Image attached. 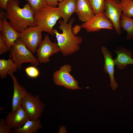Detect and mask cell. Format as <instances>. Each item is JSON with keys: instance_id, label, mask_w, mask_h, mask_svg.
<instances>
[{"instance_id": "7a4b0ae2", "label": "cell", "mask_w": 133, "mask_h": 133, "mask_svg": "<svg viewBox=\"0 0 133 133\" xmlns=\"http://www.w3.org/2000/svg\"><path fill=\"white\" fill-rule=\"evenodd\" d=\"M74 18H71L68 23L64 20L59 21V29L62 33H59L57 30L53 29L54 34L56 35L58 45L62 55L66 57L74 54L80 49L79 45L82 42V39L79 36H76L72 33V24L74 21Z\"/></svg>"}, {"instance_id": "5bb4252c", "label": "cell", "mask_w": 133, "mask_h": 133, "mask_svg": "<svg viewBox=\"0 0 133 133\" xmlns=\"http://www.w3.org/2000/svg\"><path fill=\"white\" fill-rule=\"evenodd\" d=\"M101 50L104 60V71L109 75L111 81L110 85L113 90L115 91L118 87V84L114 77L115 64L112 57V53L105 47H102Z\"/></svg>"}, {"instance_id": "3957f363", "label": "cell", "mask_w": 133, "mask_h": 133, "mask_svg": "<svg viewBox=\"0 0 133 133\" xmlns=\"http://www.w3.org/2000/svg\"><path fill=\"white\" fill-rule=\"evenodd\" d=\"M33 17L36 26L52 35L54 34L53 27L61 17L58 8L49 5L35 12Z\"/></svg>"}, {"instance_id": "e0dca14e", "label": "cell", "mask_w": 133, "mask_h": 133, "mask_svg": "<svg viewBox=\"0 0 133 133\" xmlns=\"http://www.w3.org/2000/svg\"><path fill=\"white\" fill-rule=\"evenodd\" d=\"M77 0H64L58 4L59 12L61 17L67 23L71 15L76 13Z\"/></svg>"}, {"instance_id": "4316f807", "label": "cell", "mask_w": 133, "mask_h": 133, "mask_svg": "<svg viewBox=\"0 0 133 133\" xmlns=\"http://www.w3.org/2000/svg\"><path fill=\"white\" fill-rule=\"evenodd\" d=\"M81 27L79 25H76L72 29L73 34L75 35H77L80 31Z\"/></svg>"}, {"instance_id": "f546056e", "label": "cell", "mask_w": 133, "mask_h": 133, "mask_svg": "<svg viewBox=\"0 0 133 133\" xmlns=\"http://www.w3.org/2000/svg\"><path fill=\"white\" fill-rule=\"evenodd\" d=\"M63 0H57V1H59L60 2L63 1Z\"/></svg>"}, {"instance_id": "9a60e30c", "label": "cell", "mask_w": 133, "mask_h": 133, "mask_svg": "<svg viewBox=\"0 0 133 133\" xmlns=\"http://www.w3.org/2000/svg\"><path fill=\"white\" fill-rule=\"evenodd\" d=\"M117 54L116 58L114 60L115 65L120 70L125 68L127 65L133 64V59L132 58V51L123 47H118L114 50Z\"/></svg>"}, {"instance_id": "ffe728a7", "label": "cell", "mask_w": 133, "mask_h": 133, "mask_svg": "<svg viewBox=\"0 0 133 133\" xmlns=\"http://www.w3.org/2000/svg\"><path fill=\"white\" fill-rule=\"evenodd\" d=\"M119 24L120 28L127 32L126 40H130L133 39V19L125 16L122 13Z\"/></svg>"}, {"instance_id": "f1b7e54d", "label": "cell", "mask_w": 133, "mask_h": 133, "mask_svg": "<svg viewBox=\"0 0 133 133\" xmlns=\"http://www.w3.org/2000/svg\"><path fill=\"white\" fill-rule=\"evenodd\" d=\"M48 5L54 7H56L58 3L57 0H46Z\"/></svg>"}, {"instance_id": "4fadbf2b", "label": "cell", "mask_w": 133, "mask_h": 133, "mask_svg": "<svg viewBox=\"0 0 133 133\" xmlns=\"http://www.w3.org/2000/svg\"><path fill=\"white\" fill-rule=\"evenodd\" d=\"M13 72L11 70L8 73L12 78L13 83V93L11 104L12 110L13 111L21 106L23 99L28 93L25 88L19 84Z\"/></svg>"}, {"instance_id": "277c9868", "label": "cell", "mask_w": 133, "mask_h": 133, "mask_svg": "<svg viewBox=\"0 0 133 133\" xmlns=\"http://www.w3.org/2000/svg\"><path fill=\"white\" fill-rule=\"evenodd\" d=\"M9 51L17 69L20 68L22 64L24 63H30L35 67L39 64L37 58L19 38L15 42Z\"/></svg>"}, {"instance_id": "44dd1931", "label": "cell", "mask_w": 133, "mask_h": 133, "mask_svg": "<svg viewBox=\"0 0 133 133\" xmlns=\"http://www.w3.org/2000/svg\"><path fill=\"white\" fill-rule=\"evenodd\" d=\"M122 14L130 17H133V0H120Z\"/></svg>"}, {"instance_id": "6da1fadb", "label": "cell", "mask_w": 133, "mask_h": 133, "mask_svg": "<svg viewBox=\"0 0 133 133\" xmlns=\"http://www.w3.org/2000/svg\"><path fill=\"white\" fill-rule=\"evenodd\" d=\"M18 0L8 1L5 9L7 18L14 28L20 33L28 27L36 26L34 20V13L29 3L23 8L19 6Z\"/></svg>"}, {"instance_id": "8992f818", "label": "cell", "mask_w": 133, "mask_h": 133, "mask_svg": "<svg viewBox=\"0 0 133 133\" xmlns=\"http://www.w3.org/2000/svg\"><path fill=\"white\" fill-rule=\"evenodd\" d=\"M71 70V66L69 64L62 66L53 74L54 83L68 89L75 90L82 88L78 86V82L70 74Z\"/></svg>"}, {"instance_id": "7402d4cb", "label": "cell", "mask_w": 133, "mask_h": 133, "mask_svg": "<svg viewBox=\"0 0 133 133\" xmlns=\"http://www.w3.org/2000/svg\"><path fill=\"white\" fill-rule=\"evenodd\" d=\"M95 15L103 12L106 0H88Z\"/></svg>"}, {"instance_id": "9c48e42d", "label": "cell", "mask_w": 133, "mask_h": 133, "mask_svg": "<svg viewBox=\"0 0 133 133\" xmlns=\"http://www.w3.org/2000/svg\"><path fill=\"white\" fill-rule=\"evenodd\" d=\"M60 51V49L57 43L52 42L48 35L46 34L36 52L39 63H45L50 62V56Z\"/></svg>"}, {"instance_id": "2e32d148", "label": "cell", "mask_w": 133, "mask_h": 133, "mask_svg": "<svg viewBox=\"0 0 133 133\" xmlns=\"http://www.w3.org/2000/svg\"><path fill=\"white\" fill-rule=\"evenodd\" d=\"M76 13L78 19L84 22L89 21L95 15L88 0H77Z\"/></svg>"}, {"instance_id": "603a6c76", "label": "cell", "mask_w": 133, "mask_h": 133, "mask_svg": "<svg viewBox=\"0 0 133 133\" xmlns=\"http://www.w3.org/2000/svg\"><path fill=\"white\" fill-rule=\"evenodd\" d=\"M34 14L48 5L46 0H26Z\"/></svg>"}, {"instance_id": "d6986e66", "label": "cell", "mask_w": 133, "mask_h": 133, "mask_svg": "<svg viewBox=\"0 0 133 133\" xmlns=\"http://www.w3.org/2000/svg\"><path fill=\"white\" fill-rule=\"evenodd\" d=\"M11 54L8 60L0 59V77L1 79L5 78L10 70H12L14 72L17 70L14 62L11 59Z\"/></svg>"}, {"instance_id": "52a82bcc", "label": "cell", "mask_w": 133, "mask_h": 133, "mask_svg": "<svg viewBox=\"0 0 133 133\" xmlns=\"http://www.w3.org/2000/svg\"><path fill=\"white\" fill-rule=\"evenodd\" d=\"M42 32L37 26L28 27L20 33L19 39L33 53H34L42 41Z\"/></svg>"}, {"instance_id": "484cf974", "label": "cell", "mask_w": 133, "mask_h": 133, "mask_svg": "<svg viewBox=\"0 0 133 133\" xmlns=\"http://www.w3.org/2000/svg\"><path fill=\"white\" fill-rule=\"evenodd\" d=\"M9 51L6 43L0 33V55Z\"/></svg>"}, {"instance_id": "cb8c5ba5", "label": "cell", "mask_w": 133, "mask_h": 133, "mask_svg": "<svg viewBox=\"0 0 133 133\" xmlns=\"http://www.w3.org/2000/svg\"><path fill=\"white\" fill-rule=\"evenodd\" d=\"M36 67L34 66H31L25 69L26 73L29 77L31 78H35L39 76V71Z\"/></svg>"}, {"instance_id": "7c38bea8", "label": "cell", "mask_w": 133, "mask_h": 133, "mask_svg": "<svg viewBox=\"0 0 133 133\" xmlns=\"http://www.w3.org/2000/svg\"><path fill=\"white\" fill-rule=\"evenodd\" d=\"M28 119V116L21 106L15 110L9 112L5 121L9 128L16 129L21 127Z\"/></svg>"}, {"instance_id": "83f0119b", "label": "cell", "mask_w": 133, "mask_h": 133, "mask_svg": "<svg viewBox=\"0 0 133 133\" xmlns=\"http://www.w3.org/2000/svg\"><path fill=\"white\" fill-rule=\"evenodd\" d=\"M11 0H0V7L1 8L5 10L7 2Z\"/></svg>"}, {"instance_id": "5b68a950", "label": "cell", "mask_w": 133, "mask_h": 133, "mask_svg": "<svg viewBox=\"0 0 133 133\" xmlns=\"http://www.w3.org/2000/svg\"><path fill=\"white\" fill-rule=\"evenodd\" d=\"M21 106L29 119L36 120L41 117L45 105L41 101L38 95L34 96L28 92L22 101Z\"/></svg>"}, {"instance_id": "ac0fdd59", "label": "cell", "mask_w": 133, "mask_h": 133, "mask_svg": "<svg viewBox=\"0 0 133 133\" xmlns=\"http://www.w3.org/2000/svg\"><path fill=\"white\" fill-rule=\"evenodd\" d=\"M43 127L39 119H28L21 128L14 129L13 133H36Z\"/></svg>"}, {"instance_id": "ba28073f", "label": "cell", "mask_w": 133, "mask_h": 133, "mask_svg": "<svg viewBox=\"0 0 133 133\" xmlns=\"http://www.w3.org/2000/svg\"><path fill=\"white\" fill-rule=\"evenodd\" d=\"M122 10L120 0H106L104 13L106 17L112 23L116 33H122L120 26Z\"/></svg>"}, {"instance_id": "30bf717a", "label": "cell", "mask_w": 133, "mask_h": 133, "mask_svg": "<svg viewBox=\"0 0 133 133\" xmlns=\"http://www.w3.org/2000/svg\"><path fill=\"white\" fill-rule=\"evenodd\" d=\"M81 26L88 32H97L102 29L112 30L114 28L112 23L106 17L104 12L95 15L89 21L83 23Z\"/></svg>"}, {"instance_id": "d4e9b609", "label": "cell", "mask_w": 133, "mask_h": 133, "mask_svg": "<svg viewBox=\"0 0 133 133\" xmlns=\"http://www.w3.org/2000/svg\"><path fill=\"white\" fill-rule=\"evenodd\" d=\"M12 129L6 124L5 119L1 118L0 119V133H13Z\"/></svg>"}, {"instance_id": "4dcf8cb0", "label": "cell", "mask_w": 133, "mask_h": 133, "mask_svg": "<svg viewBox=\"0 0 133 133\" xmlns=\"http://www.w3.org/2000/svg\"></svg>"}, {"instance_id": "8fae6325", "label": "cell", "mask_w": 133, "mask_h": 133, "mask_svg": "<svg viewBox=\"0 0 133 133\" xmlns=\"http://www.w3.org/2000/svg\"><path fill=\"white\" fill-rule=\"evenodd\" d=\"M0 33L9 50L19 38L20 33L17 31L5 18L3 12L0 13Z\"/></svg>"}]
</instances>
